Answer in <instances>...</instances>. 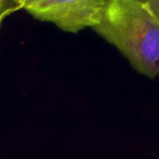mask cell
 Here are the masks:
<instances>
[{
  "instance_id": "cell-1",
  "label": "cell",
  "mask_w": 159,
  "mask_h": 159,
  "mask_svg": "<svg viewBox=\"0 0 159 159\" xmlns=\"http://www.w3.org/2000/svg\"><path fill=\"white\" fill-rule=\"evenodd\" d=\"M97 34L116 47L139 73L159 76V21L141 0H107Z\"/></svg>"
},
{
  "instance_id": "cell-2",
  "label": "cell",
  "mask_w": 159,
  "mask_h": 159,
  "mask_svg": "<svg viewBox=\"0 0 159 159\" xmlns=\"http://www.w3.org/2000/svg\"><path fill=\"white\" fill-rule=\"evenodd\" d=\"M107 0H26L22 9L40 21L51 22L69 33L95 27L102 19Z\"/></svg>"
},
{
  "instance_id": "cell-3",
  "label": "cell",
  "mask_w": 159,
  "mask_h": 159,
  "mask_svg": "<svg viewBox=\"0 0 159 159\" xmlns=\"http://www.w3.org/2000/svg\"><path fill=\"white\" fill-rule=\"evenodd\" d=\"M22 5L23 1L19 0H0V24L6 16L22 9Z\"/></svg>"
},
{
  "instance_id": "cell-4",
  "label": "cell",
  "mask_w": 159,
  "mask_h": 159,
  "mask_svg": "<svg viewBox=\"0 0 159 159\" xmlns=\"http://www.w3.org/2000/svg\"><path fill=\"white\" fill-rule=\"evenodd\" d=\"M141 2L159 21V0H147V1H141Z\"/></svg>"
}]
</instances>
